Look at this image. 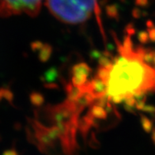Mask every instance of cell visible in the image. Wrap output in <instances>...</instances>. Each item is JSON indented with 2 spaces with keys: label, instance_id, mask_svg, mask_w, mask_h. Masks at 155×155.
Here are the masks:
<instances>
[{
  "label": "cell",
  "instance_id": "1",
  "mask_svg": "<svg viewBox=\"0 0 155 155\" xmlns=\"http://www.w3.org/2000/svg\"><path fill=\"white\" fill-rule=\"evenodd\" d=\"M95 92L114 104H134L155 93V51L135 48L130 39L97 71Z\"/></svg>",
  "mask_w": 155,
  "mask_h": 155
},
{
  "label": "cell",
  "instance_id": "2",
  "mask_svg": "<svg viewBox=\"0 0 155 155\" xmlns=\"http://www.w3.org/2000/svg\"><path fill=\"white\" fill-rule=\"evenodd\" d=\"M55 18L68 25L86 22L96 10L97 0H45Z\"/></svg>",
  "mask_w": 155,
  "mask_h": 155
},
{
  "label": "cell",
  "instance_id": "3",
  "mask_svg": "<svg viewBox=\"0 0 155 155\" xmlns=\"http://www.w3.org/2000/svg\"><path fill=\"white\" fill-rule=\"evenodd\" d=\"M45 0H0V16L6 17L25 15L37 16Z\"/></svg>",
  "mask_w": 155,
  "mask_h": 155
},
{
  "label": "cell",
  "instance_id": "4",
  "mask_svg": "<svg viewBox=\"0 0 155 155\" xmlns=\"http://www.w3.org/2000/svg\"><path fill=\"white\" fill-rule=\"evenodd\" d=\"M153 140H154V142H155V130H154V132H153Z\"/></svg>",
  "mask_w": 155,
  "mask_h": 155
}]
</instances>
